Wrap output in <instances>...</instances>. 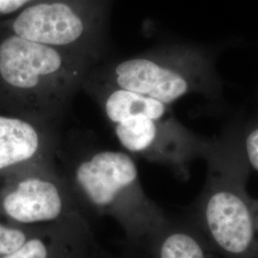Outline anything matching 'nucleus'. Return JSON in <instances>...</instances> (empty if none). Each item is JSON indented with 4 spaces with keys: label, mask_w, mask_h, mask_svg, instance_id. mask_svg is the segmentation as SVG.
I'll use <instances>...</instances> for the list:
<instances>
[{
    "label": "nucleus",
    "mask_w": 258,
    "mask_h": 258,
    "mask_svg": "<svg viewBox=\"0 0 258 258\" xmlns=\"http://www.w3.org/2000/svg\"><path fill=\"white\" fill-rule=\"evenodd\" d=\"M0 258H104L85 214L37 228L23 245Z\"/></svg>",
    "instance_id": "nucleus-9"
},
{
    "label": "nucleus",
    "mask_w": 258,
    "mask_h": 258,
    "mask_svg": "<svg viewBox=\"0 0 258 258\" xmlns=\"http://www.w3.org/2000/svg\"><path fill=\"white\" fill-rule=\"evenodd\" d=\"M144 251L149 258H224L212 249L186 216H168Z\"/></svg>",
    "instance_id": "nucleus-10"
},
{
    "label": "nucleus",
    "mask_w": 258,
    "mask_h": 258,
    "mask_svg": "<svg viewBox=\"0 0 258 258\" xmlns=\"http://www.w3.org/2000/svg\"><path fill=\"white\" fill-rule=\"evenodd\" d=\"M244 150L249 166L258 171V128L252 130L247 136Z\"/></svg>",
    "instance_id": "nucleus-12"
},
{
    "label": "nucleus",
    "mask_w": 258,
    "mask_h": 258,
    "mask_svg": "<svg viewBox=\"0 0 258 258\" xmlns=\"http://www.w3.org/2000/svg\"><path fill=\"white\" fill-rule=\"evenodd\" d=\"M55 160H47L9 176L0 192L3 216L16 225L37 227L83 213Z\"/></svg>",
    "instance_id": "nucleus-5"
},
{
    "label": "nucleus",
    "mask_w": 258,
    "mask_h": 258,
    "mask_svg": "<svg viewBox=\"0 0 258 258\" xmlns=\"http://www.w3.org/2000/svg\"><path fill=\"white\" fill-rule=\"evenodd\" d=\"M212 178L186 217L224 258H258L252 199L235 171Z\"/></svg>",
    "instance_id": "nucleus-4"
},
{
    "label": "nucleus",
    "mask_w": 258,
    "mask_h": 258,
    "mask_svg": "<svg viewBox=\"0 0 258 258\" xmlns=\"http://www.w3.org/2000/svg\"><path fill=\"white\" fill-rule=\"evenodd\" d=\"M55 126L25 116L0 115V175L55 159L58 151Z\"/></svg>",
    "instance_id": "nucleus-8"
},
{
    "label": "nucleus",
    "mask_w": 258,
    "mask_h": 258,
    "mask_svg": "<svg viewBox=\"0 0 258 258\" xmlns=\"http://www.w3.org/2000/svg\"><path fill=\"white\" fill-rule=\"evenodd\" d=\"M61 172L83 213L112 217L138 249L145 250L168 218L145 192L127 152L93 150L77 157Z\"/></svg>",
    "instance_id": "nucleus-1"
},
{
    "label": "nucleus",
    "mask_w": 258,
    "mask_h": 258,
    "mask_svg": "<svg viewBox=\"0 0 258 258\" xmlns=\"http://www.w3.org/2000/svg\"><path fill=\"white\" fill-rule=\"evenodd\" d=\"M113 0H36L8 23L9 33L87 58H102Z\"/></svg>",
    "instance_id": "nucleus-3"
},
{
    "label": "nucleus",
    "mask_w": 258,
    "mask_h": 258,
    "mask_svg": "<svg viewBox=\"0 0 258 258\" xmlns=\"http://www.w3.org/2000/svg\"><path fill=\"white\" fill-rule=\"evenodd\" d=\"M36 0H0V17L19 13Z\"/></svg>",
    "instance_id": "nucleus-13"
},
{
    "label": "nucleus",
    "mask_w": 258,
    "mask_h": 258,
    "mask_svg": "<svg viewBox=\"0 0 258 258\" xmlns=\"http://www.w3.org/2000/svg\"><path fill=\"white\" fill-rule=\"evenodd\" d=\"M96 66L91 60L9 33L0 39V83L25 117L55 125Z\"/></svg>",
    "instance_id": "nucleus-2"
},
{
    "label": "nucleus",
    "mask_w": 258,
    "mask_h": 258,
    "mask_svg": "<svg viewBox=\"0 0 258 258\" xmlns=\"http://www.w3.org/2000/svg\"><path fill=\"white\" fill-rule=\"evenodd\" d=\"M38 227H24L16 224L5 225L0 221V256L19 249Z\"/></svg>",
    "instance_id": "nucleus-11"
},
{
    "label": "nucleus",
    "mask_w": 258,
    "mask_h": 258,
    "mask_svg": "<svg viewBox=\"0 0 258 258\" xmlns=\"http://www.w3.org/2000/svg\"><path fill=\"white\" fill-rule=\"evenodd\" d=\"M252 208H253V215H254V224H255L256 237H257L258 240V200L252 199Z\"/></svg>",
    "instance_id": "nucleus-14"
},
{
    "label": "nucleus",
    "mask_w": 258,
    "mask_h": 258,
    "mask_svg": "<svg viewBox=\"0 0 258 258\" xmlns=\"http://www.w3.org/2000/svg\"><path fill=\"white\" fill-rule=\"evenodd\" d=\"M174 60L160 56H133L94 67L89 78L170 104L184 96L189 83Z\"/></svg>",
    "instance_id": "nucleus-7"
},
{
    "label": "nucleus",
    "mask_w": 258,
    "mask_h": 258,
    "mask_svg": "<svg viewBox=\"0 0 258 258\" xmlns=\"http://www.w3.org/2000/svg\"><path fill=\"white\" fill-rule=\"evenodd\" d=\"M167 104L145 97L136 108L109 120L120 146L129 154L164 163L183 174L198 147L166 120Z\"/></svg>",
    "instance_id": "nucleus-6"
}]
</instances>
